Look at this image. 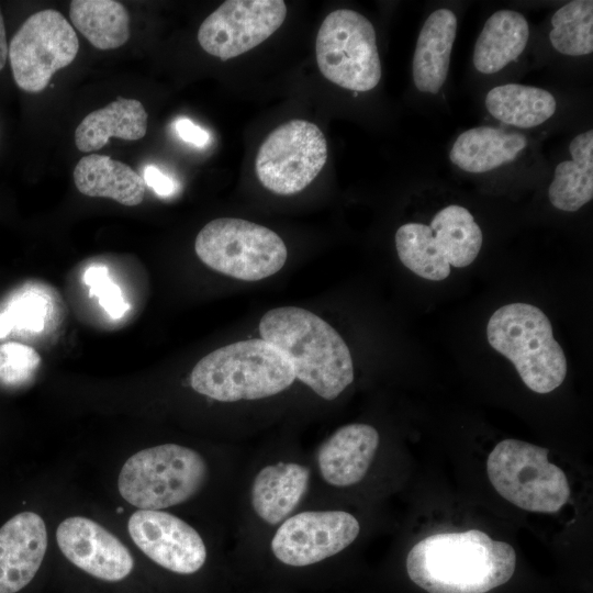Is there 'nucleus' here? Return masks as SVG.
Here are the masks:
<instances>
[{
    "label": "nucleus",
    "instance_id": "obj_1",
    "mask_svg": "<svg viewBox=\"0 0 593 593\" xmlns=\"http://www.w3.org/2000/svg\"><path fill=\"white\" fill-rule=\"evenodd\" d=\"M515 568L514 548L478 529L430 535L406 558L410 579L428 593H486L506 583Z\"/></svg>",
    "mask_w": 593,
    "mask_h": 593
},
{
    "label": "nucleus",
    "instance_id": "obj_2",
    "mask_svg": "<svg viewBox=\"0 0 593 593\" xmlns=\"http://www.w3.org/2000/svg\"><path fill=\"white\" fill-rule=\"evenodd\" d=\"M259 333L284 355L295 378L318 396L332 401L354 381L348 346L313 312L298 306L272 309L261 317Z\"/></svg>",
    "mask_w": 593,
    "mask_h": 593
},
{
    "label": "nucleus",
    "instance_id": "obj_3",
    "mask_svg": "<svg viewBox=\"0 0 593 593\" xmlns=\"http://www.w3.org/2000/svg\"><path fill=\"white\" fill-rule=\"evenodd\" d=\"M295 376L284 355L261 338L220 347L191 371L192 389L220 402L259 400L288 389Z\"/></svg>",
    "mask_w": 593,
    "mask_h": 593
},
{
    "label": "nucleus",
    "instance_id": "obj_4",
    "mask_svg": "<svg viewBox=\"0 0 593 593\" xmlns=\"http://www.w3.org/2000/svg\"><path fill=\"white\" fill-rule=\"evenodd\" d=\"M486 337L491 347L515 366L523 382L536 393H549L567 374L564 353L555 339L546 314L528 303H510L490 317Z\"/></svg>",
    "mask_w": 593,
    "mask_h": 593
},
{
    "label": "nucleus",
    "instance_id": "obj_5",
    "mask_svg": "<svg viewBox=\"0 0 593 593\" xmlns=\"http://www.w3.org/2000/svg\"><path fill=\"white\" fill-rule=\"evenodd\" d=\"M394 239L398 256L407 269L421 278L439 281L450 275L451 266L463 268L474 261L483 235L466 208L451 204L439 210L429 225H401Z\"/></svg>",
    "mask_w": 593,
    "mask_h": 593
},
{
    "label": "nucleus",
    "instance_id": "obj_6",
    "mask_svg": "<svg viewBox=\"0 0 593 593\" xmlns=\"http://www.w3.org/2000/svg\"><path fill=\"white\" fill-rule=\"evenodd\" d=\"M208 466L195 450L165 444L131 456L123 465L118 488L139 510H160L194 496L204 485Z\"/></svg>",
    "mask_w": 593,
    "mask_h": 593
},
{
    "label": "nucleus",
    "instance_id": "obj_7",
    "mask_svg": "<svg viewBox=\"0 0 593 593\" xmlns=\"http://www.w3.org/2000/svg\"><path fill=\"white\" fill-rule=\"evenodd\" d=\"M194 250L211 269L243 281L273 276L288 257L277 233L236 217H219L205 224L195 237Z\"/></svg>",
    "mask_w": 593,
    "mask_h": 593
},
{
    "label": "nucleus",
    "instance_id": "obj_8",
    "mask_svg": "<svg viewBox=\"0 0 593 593\" xmlns=\"http://www.w3.org/2000/svg\"><path fill=\"white\" fill-rule=\"evenodd\" d=\"M486 472L493 488L515 506L555 513L570 497L564 472L548 461V449L518 439H504L490 452Z\"/></svg>",
    "mask_w": 593,
    "mask_h": 593
},
{
    "label": "nucleus",
    "instance_id": "obj_9",
    "mask_svg": "<svg viewBox=\"0 0 593 593\" xmlns=\"http://www.w3.org/2000/svg\"><path fill=\"white\" fill-rule=\"evenodd\" d=\"M315 54L321 74L344 89L366 92L381 79L374 27L356 11L339 9L324 19Z\"/></svg>",
    "mask_w": 593,
    "mask_h": 593
},
{
    "label": "nucleus",
    "instance_id": "obj_10",
    "mask_svg": "<svg viewBox=\"0 0 593 593\" xmlns=\"http://www.w3.org/2000/svg\"><path fill=\"white\" fill-rule=\"evenodd\" d=\"M327 159V143L320 127L291 120L275 128L260 145L255 170L269 191L290 195L305 189Z\"/></svg>",
    "mask_w": 593,
    "mask_h": 593
},
{
    "label": "nucleus",
    "instance_id": "obj_11",
    "mask_svg": "<svg viewBox=\"0 0 593 593\" xmlns=\"http://www.w3.org/2000/svg\"><path fill=\"white\" fill-rule=\"evenodd\" d=\"M78 49L77 34L60 12L43 10L32 14L9 45L15 83L26 92L43 91L57 70L75 60Z\"/></svg>",
    "mask_w": 593,
    "mask_h": 593
},
{
    "label": "nucleus",
    "instance_id": "obj_12",
    "mask_svg": "<svg viewBox=\"0 0 593 593\" xmlns=\"http://www.w3.org/2000/svg\"><path fill=\"white\" fill-rule=\"evenodd\" d=\"M286 16L282 0L224 1L200 25L198 42L210 55L227 60L265 42Z\"/></svg>",
    "mask_w": 593,
    "mask_h": 593
},
{
    "label": "nucleus",
    "instance_id": "obj_13",
    "mask_svg": "<svg viewBox=\"0 0 593 593\" xmlns=\"http://www.w3.org/2000/svg\"><path fill=\"white\" fill-rule=\"evenodd\" d=\"M356 517L344 511H306L282 522L271 539L275 557L305 567L337 555L358 536Z\"/></svg>",
    "mask_w": 593,
    "mask_h": 593
},
{
    "label": "nucleus",
    "instance_id": "obj_14",
    "mask_svg": "<svg viewBox=\"0 0 593 593\" xmlns=\"http://www.w3.org/2000/svg\"><path fill=\"white\" fill-rule=\"evenodd\" d=\"M127 529L134 544L169 571L191 574L206 560V548L199 533L170 513L138 510L131 515Z\"/></svg>",
    "mask_w": 593,
    "mask_h": 593
},
{
    "label": "nucleus",
    "instance_id": "obj_15",
    "mask_svg": "<svg viewBox=\"0 0 593 593\" xmlns=\"http://www.w3.org/2000/svg\"><path fill=\"white\" fill-rule=\"evenodd\" d=\"M56 540L72 564L97 579L118 582L133 570L134 560L124 544L90 518L64 519L57 526Z\"/></svg>",
    "mask_w": 593,
    "mask_h": 593
},
{
    "label": "nucleus",
    "instance_id": "obj_16",
    "mask_svg": "<svg viewBox=\"0 0 593 593\" xmlns=\"http://www.w3.org/2000/svg\"><path fill=\"white\" fill-rule=\"evenodd\" d=\"M47 549L43 518L33 512L11 517L0 528V593H16L38 571Z\"/></svg>",
    "mask_w": 593,
    "mask_h": 593
},
{
    "label": "nucleus",
    "instance_id": "obj_17",
    "mask_svg": "<svg viewBox=\"0 0 593 593\" xmlns=\"http://www.w3.org/2000/svg\"><path fill=\"white\" fill-rule=\"evenodd\" d=\"M379 446L377 429L367 424L339 427L320 447L317 465L322 478L334 486H349L366 475Z\"/></svg>",
    "mask_w": 593,
    "mask_h": 593
},
{
    "label": "nucleus",
    "instance_id": "obj_18",
    "mask_svg": "<svg viewBox=\"0 0 593 593\" xmlns=\"http://www.w3.org/2000/svg\"><path fill=\"white\" fill-rule=\"evenodd\" d=\"M456 33L451 10L438 9L424 22L412 60L413 81L421 92L435 94L445 83Z\"/></svg>",
    "mask_w": 593,
    "mask_h": 593
},
{
    "label": "nucleus",
    "instance_id": "obj_19",
    "mask_svg": "<svg viewBox=\"0 0 593 593\" xmlns=\"http://www.w3.org/2000/svg\"><path fill=\"white\" fill-rule=\"evenodd\" d=\"M309 480V468L300 463L278 462L264 467L251 485L254 512L269 525L282 523L301 502Z\"/></svg>",
    "mask_w": 593,
    "mask_h": 593
},
{
    "label": "nucleus",
    "instance_id": "obj_20",
    "mask_svg": "<svg viewBox=\"0 0 593 593\" xmlns=\"http://www.w3.org/2000/svg\"><path fill=\"white\" fill-rule=\"evenodd\" d=\"M147 131V112L135 99L118 97L82 119L75 131L76 147L82 153L102 148L110 137L137 141Z\"/></svg>",
    "mask_w": 593,
    "mask_h": 593
},
{
    "label": "nucleus",
    "instance_id": "obj_21",
    "mask_svg": "<svg viewBox=\"0 0 593 593\" xmlns=\"http://www.w3.org/2000/svg\"><path fill=\"white\" fill-rule=\"evenodd\" d=\"M74 180L85 195L109 198L127 206L138 205L145 195L144 179L124 163L105 155L83 156L75 167Z\"/></svg>",
    "mask_w": 593,
    "mask_h": 593
},
{
    "label": "nucleus",
    "instance_id": "obj_22",
    "mask_svg": "<svg viewBox=\"0 0 593 593\" xmlns=\"http://www.w3.org/2000/svg\"><path fill=\"white\" fill-rule=\"evenodd\" d=\"M526 145L523 134L490 126L473 127L457 137L449 158L467 172L481 174L513 161Z\"/></svg>",
    "mask_w": 593,
    "mask_h": 593
},
{
    "label": "nucleus",
    "instance_id": "obj_23",
    "mask_svg": "<svg viewBox=\"0 0 593 593\" xmlns=\"http://www.w3.org/2000/svg\"><path fill=\"white\" fill-rule=\"evenodd\" d=\"M529 37L523 14L512 10L494 12L483 25L473 49V65L484 75H492L517 59Z\"/></svg>",
    "mask_w": 593,
    "mask_h": 593
},
{
    "label": "nucleus",
    "instance_id": "obj_24",
    "mask_svg": "<svg viewBox=\"0 0 593 593\" xmlns=\"http://www.w3.org/2000/svg\"><path fill=\"white\" fill-rule=\"evenodd\" d=\"M569 150L572 159L557 165L548 197L553 208L575 212L593 198V131L577 135Z\"/></svg>",
    "mask_w": 593,
    "mask_h": 593
},
{
    "label": "nucleus",
    "instance_id": "obj_25",
    "mask_svg": "<svg viewBox=\"0 0 593 593\" xmlns=\"http://www.w3.org/2000/svg\"><path fill=\"white\" fill-rule=\"evenodd\" d=\"M556 99L547 90L518 83L492 88L485 108L499 121L521 128L535 127L556 112Z\"/></svg>",
    "mask_w": 593,
    "mask_h": 593
},
{
    "label": "nucleus",
    "instance_id": "obj_26",
    "mask_svg": "<svg viewBox=\"0 0 593 593\" xmlns=\"http://www.w3.org/2000/svg\"><path fill=\"white\" fill-rule=\"evenodd\" d=\"M69 16L75 27L98 49H114L130 38V15L113 0H72Z\"/></svg>",
    "mask_w": 593,
    "mask_h": 593
},
{
    "label": "nucleus",
    "instance_id": "obj_27",
    "mask_svg": "<svg viewBox=\"0 0 593 593\" xmlns=\"http://www.w3.org/2000/svg\"><path fill=\"white\" fill-rule=\"evenodd\" d=\"M549 34L552 47L568 56H583L593 52V1L574 0L557 10Z\"/></svg>",
    "mask_w": 593,
    "mask_h": 593
},
{
    "label": "nucleus",
    "instance_id": "obj_28",
    "mask_svg": "<svg viewBox=\"0 0 593 593\" xmlns=\"http://www.w3.org/2000/svg\"><path fill=\"white\" fill-rule=\"evenodd\" d=\"M48 295L33 287L10 299L4 310L13 322L14 332L37 334L45 329L53 304Z\"/></svg>",
    "mask_w": 593,
    "mask_h": 593
},
{
    "label": "nucleus",
    "instance_id": "obj_29",
    "mask_svg": "<svg viewBox=\"0 0 593 593\" xmlns=\"http://www.w3.org/2000/svg\"><path fill=\"white\" fill-rule=\"evenodd\" d=\"M41 363L37 351L22 343L8 342L0 345V383L20 385L27 382Z\"/></svg>",
    "mask_w": 593,
    "mask_h": 593
},
{
    "label": "nucleus",
    "instance_id": "obj_30",
    "mask_svg": "<svg viewBox=\"0 0 593 593\" xmlns=\"http://www.w3.org/2000/svg\"><path fill=\"white\" fill-rule=\"evenodd\" d=\"M82 280L89 289L90 296L97 298L100 306L112 318H121L130 310L128 302L124 299L120 287L110 278L105 266L88 267Z\"/></svg>",
    "mask_w": 593,
    "mask_h": 593
},
{
    "label": "nucleus",
    "instance_id": "obj_31",
    "mask_svg": "<svg viewBox=\"0 0 593 593\" xmlns=\"http://www.w3.org/2000/svg\"><path fill=\"white\" fill-rule=\"evenodd\" d=\"M175 130L181 139L194 146L203 147L210 142V134L189 119H178Z\"/></svg>",
    "mask_w": 593,
    "mask_h": 593
},
{
    "label": "nucleus",
    "instance_id": "obj_32",
    "mask_svg": "<svg viewBox=\"0 0 593 593\" xmlns=\"http://www.w3.org/2000/svg\"><path fill=\"white\" fill-rule=\"evenodd\" d=\"M143 179L145 184L150 187L160 197H169L175 191L174 180L153 165H148L144 169Z\"/></svg>",
    "mask_w": 593,
    "mask_h": 593
},
{
    "label": "nucleus",
    "instance_id": "obj_33",
    "mask_svg": "<svg viewBox=\"0 0 593 593\" xmlns=\"http://www.w3.org/2000/svg\"><path fill=\"white\" fill-rule=\"evenodd\" d=\"M8 53H9V46L7 44L4 21H3V16L0 10V71L4 67Z\"/></svg>",
    "mask_w": 593,
    "mask_h": 593
},
{
    "label": "nucleus",
    "instance_id": "obj_34",
    "mask_svg": "<svg viewBox=\"0 0 593 593\" xmlns=\"http://www.w3.org/2000/svg\"><path fill=\"white\" fill-rule=\"evenodd\" d=\"M14 332L12 320L8 312L3 309L0 311V339L5 338Z\"/></svg>",
    "mask_w": 593,
    "mask_h": 593
}]
</instances>
